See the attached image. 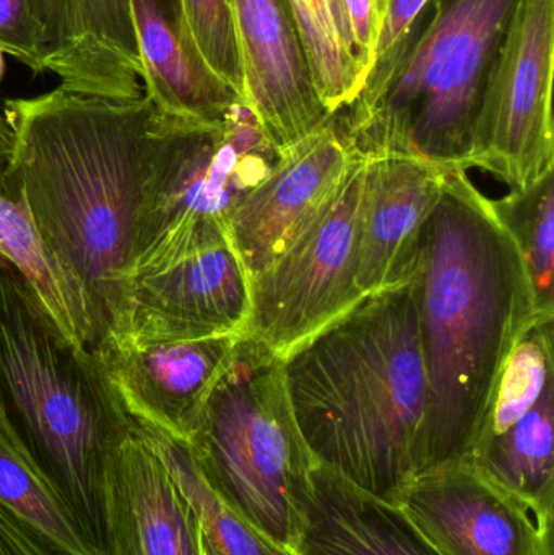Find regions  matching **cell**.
<instances>
[{"mask_svg": "<svg viewBox=\"0 0 554 555\" xmlns=\"http://www.w3.org/2000/svg\"><path fill=\"white\" fill-rule=\"evenodd\" d=\"M3 116L13 130L5 197L25 208L80 299L98 351L119 336L156 171L182 119L145 94L114 101L61 87L9 98Z\"/></svg>", "mask_w": 554, "mask_h": 555, "instance_id": "6da1fadb", "label": "cell"}, {"mask_svg": "<svg viewBox=\"0 0 554 555\" xmlns=\"http://www.w3.org/2000/svg\"><path fill=\"white\" fill-rule=\"evenodd\" d=\"M412 281L428 374V472L471 453L511 352L552 317L537 313L519 247L467 171L446 176Z\"/></svg>", "mask_w": 554, "mask_h": 555, "instance_id": "7a4b0ae2", "label": "cell"}, {"mask_svg": "<svg viewBox=\"0 0 554 555\" xmlns=\"http://www.w3.org/2000/svg\"><path fill=\"white\" fill-rule=\"evenodd\" d=\"M282 359L318 465L389 502L426 472L428 374L413 281L363 297Z\"/></svg>", "mask_w": 554, "mask_h": 555, "instance_id": "3957f363", "label": "cell"}, {"mask_svg": "<svg viewBox=\"0 0 554 555\" xmlns=\"http://www.w3.org/2000/svg\"><path fill=\"white\" fill-rule=\"evenodd\" d=\"M0 429L103 555L124 537L119 459L136 420L103 362L72 341L0 256Z\"/></svg>", "mask_w": 554, "mask_h": 555, "instance_id": "277c9868", "label": "cell"}, {"mask_svg": "<svg viewBox=\"0 0 554 555\" xmlns=\"http://www.w3.org/2000/svg\"><path fill=\"white\" fill-rule=\"evenodd\" d=\"M433 3L428 25H416L402 55L368 77L335 122L361 158L405 156L467 171L485 85L519 0Z\"/></svg>", "mask_w": 554, "mask_h": 555, "instance_id": "5b68a950", "label": "cell"}, {"mask_svg": "<svg viewBox=\"0 0 554 555\" xmlns=\"http://www.w3.org/2000/svg\"><path fill=\"white\" fill-rule=\"evenodd\" d=\"M188 443L214 491L263 537L292 550L318 463L293 416L283 359L240 333Z\"/></svg>", "mask_w": 554, "mask_h": 555, "instance_id": "8992f818", "label": "cell"}, {"mask_svg": "<svg viewBox=\"0 0 554 555\" xmlns=\"http://www.w3.org/2000/svg\"><path fill=\"white\" fill-rule=\"evenodd\" d=\"M364 169L357 155L321 214L250 280V312L241 333L280 358L366 297L357 278Z\"/></svg>", "mask_w": 554, "mask_h": 555, "instance_id": "52a82bcc", "label": "cell"}, {"mask_svg": "<svg viewBox=\"0 0 554 555\" xmlns=\"http://www.w3.org/2000/svg\"><path fill=\"white\" fill-rule=\"evenodd\" d=\"M554 0H519L491 65L471 168L523 191L554 169Z\"/></svg>", "mask_w": 554, "mask_h": 555, "instance_id": "ba28073f", "label": "cell"}, {"mask_svg": "<svg viewBox=\"0 0 554 555\" xmlns=\"http://www.w3.org/2000/svg\"><path fill=\"white\" fill-rule=\"evenodd\" d=\"M392 504L442 555H553L554 511L504 491L467 462L420 473Z\"/></svg>", "mask_w": 554, "mask_h": 555, "instance_id": "9c48e42d", "label": "cell"}, {"mask_svg": "<svg viewBox=\"0 0 554 555\" xmlns=\"http://www.w3.org/2000/svg\"><path fill=\"white\" fill-rule=\"evenodd\" d=\"M249 312V276L224 240L159 272L133 278L113 341L150 346L236 335Z\"/></svg>", "mask_w": 554, "mask_h": 555, "instance_id": "30bf717a", "label": "cell"}, {"mask_svg": "<svg viewBox=\"0 0 554 555\" xmlns=\"http://www.w3.org/2000/svg\"><path fill=\"white\" fill-rule=\"evenodd\" d=\"M357 158L335 117L280 155L275 168L240 202L228 241L249 280L262 273L337 194Z\"/></svg>", "mask_w": 554, "mask_h": 555, "instance_id": "8fae6325", "label": "cell"}, {"mask_svg": "<svg viewBox=\"0 0 554 555\" xmlns=\"http://www.w3.org/2000/svg\"><path fill=\"white\" fill-rule=\"evenodd\" d=\"M241 74V100L280 153L328 119L285 0H228Z\"/></svg>", "mask_w": 554, "mask_h": 555, "instance_id": "7c38bea8", "label": "cell"}, {"mask_svg": "<svg viewBox=\"0 0 554 555\" xmlns=\"http://www.w3.org/2000/svg\"><path fill=\"white\" fill-rule=\"evenodd\" d=\"M42 72L85 96H142V61L130 0H31Z\"/></svg>", "mask_w": 554, "mask_h": 555, "instance_id": "4fadbf2b", "label": "cell"}, {"mask_svg": "<svg viewBox=\"0 0 554 555\" xmlns=\"http://www.w3.org/2000/svg\"><path fill=\"white\" fill-rule=\"evenodd\" d=\"M237 336L150 346L109 341L94 352L133 420L188 442Z\"/></svg>", "mask_w": 554, "mask_h": 555, "instance_id": "5bb4252c", "label": "cell"}, {"mask_svg": "<svg viewBox=\"0 0 554 555\" xmlns=\"http://www.w3.org/2000/svg\"><path fill=\"white\" fill-rule=\"evenodd\" d=\"M364 162L357 278L363 296H370L415 276L449 171L405 156Z\"/></svg>", "mask_w": 554, "mask_h": 555, "instance_id": "9a60e30c", "label": "cell"}, {"mask_svg": "<svg viewBox=\"0 0 554 555\" xmlns=\"http://www.w3.org/2000/svg\"><path fill=\"white\" fill-rule=\"evenodd\" d=\"M293 555H442L402 508L315 465L301 498Z\"/></svg>", "mask_w": 554, "mask_h": 555, "instance_id": "2e32d148", "label": "cell"}, {"mask_svg": "<svg viewBox=\"0 0 554 555\" xmlns=\"http://www.w3.org/2000/svg\"><path fill=\"white\" fill-rule=\"evenodd\" d=\"M142 61L143 94L165 116L217 124L241 98L185 48L175 0H130Z\"/></svg>", "mask_w": 554, "mask_h": 555, "instance_id": "e0dca14e", "label": "cell"}, {"mask_svg": "<svg viewBox=\"0 0 554 555\" xmlns=\"http://www.w3.org/2000/svg\"><path fill=\"white\" fill-rule=\"evenodd\" d=\"M127 555H207L194 508L136 421L120 450Z\"/></svg>", "mask_w": 554, "mask_h": 555, "instance_id": "ac0fdd59", "label": "cell"}, {"mask_svg": "<svg viewBox=\"0 0 554 555\" xmlns=\"http://www.w3.org/2000/svg\"><path fill=\"white\" fill-rule=\"evenodd\" d=\"M462 462L504 491L554 511V384L513 426L478 442Z\"/></svg>", "mask_w": 554, "mask_h": 555, "instance_id": "d6986e66", "label": "cell"}, {"mask_svg": "<svg viewBox=\"0 0 554 555\" xmlns=\"http://www.w3.org/2000/svg\"><path fill=\"white\" fill-rule=\"evenodd\" d=\"M137 424L194 508L207 555H293L263 537L214 491L205 481L185 440L176 439L149 424L139 421Z\"/></svg>", "mask_w": 554, "mask_h": 555, "instance_id": "ffe728a7", "label": "cell"}, {"mask_svg": "<svg viewBox=\"0 0 554 555\" xmlns=\"http://www.w3.org/2000/svg\"><path fill=\"white\" fill-rule=\"evenodd\" d=\"M0 256L15 267L62 332L72 341L88 348L90 325L80 299L49 256L25 208L2 195Z\"/></svg>", "mask_w": 554, "mask_h": 555, "instance_id": "44dd1931", "label": "cell"}, {"mask_svg": "<svg viewBox=\"0 0 554 555\" xmlns=\"http://www.w3.org/2000/svg\"><path fill=\"white\" fill-rule=\"evenodd\" d=\"M0 505L61 555H103L31 460L0 429Z\"/></svg>", "mask_w": 554, "mask_h": 555, "instance_id": "7402d4cb", "label": "cell"}, {"mask_svg": "<svg viewBox=\"0 0 554 555\" xmlns=\"http://www.w3.org/2000/svg\"><path fill=\"white\" fill-rule=\"evenodd\" d=\"M285 3L315 94L328 116H335L357 100L366 75L338 29L331 0H285Z\"/></svg>", "mask_w": 554, "mask_h": 555, "instance_id": "603a6c76", "label": "cell"}, {"mask_svg": "<svg viewBox=\"0 0 554 555\" xmlns=\"http://www.w3.org/2000/svg\"><path fill=\"white\" fill-rule=\"evenodd\" d=\"M553 178L554 169L529 188L491 201L494 214L519 247L540 317H554Z\"/></svg>", "mask_w": 554, "mask_h": 555, "instance_id": "cb8c5ba5", "label": "cell"}, {"mask_svg": "<svg viewBox=\"0 0 554 555\" xmlns=\"http://www.w3.org/2000/svg\"><path fill=\"white\" fill-rule=\"evenodd\" d=\"M185 48L211 77L241 98V74L228 0H175Z\"/></svg>", "mask_w": 554, "mask_h": 555, "instance_id": "d4e9b609", "label": "cell"}, {"mask_svg": "<svg viewBox=\"0 0 554 555\" xmlns=\"http://www.w3.org/2000/svg\"><path fill=\"white\" fill-rule=\"evenodd\" d=\"M390 0H331L338 29L357 55L364 75L373 67Z\"/></svg>", "mask_w": 554, "mask_h": 555, "instance_id": "484cf974", "label": "cell"}, {"mask_svg": "<svg viewBox=\"0 0 554 555\" xmlns=\"http://www.w3.org/2000/svg\"><path fill=\"white\" fill-rule=\"evenodd\" d=\"M0 51L16 59L33 74H44L31 0H0Z\"/></svg>", "mask_w": 554, "mask_h": 555, "instance_id": "4316f807", "label": "cell"}, {"mask_svg": "<svg viewBox=\"0 0 554 555\" xmlns=\"http://www.w3.org/2000/svg\"><path fill=\"white\" fill-rule=\"evenodd\" d=\"M433 0H390L374 52L370 75L383 74L402 55L418 25L422 13Z\"/></svg>", "mask_w": 554, "mask_h": 555, "instance_id": "83f0119b", "label": "cell"}, {"mask_svg": "<svg viewBox=\"0 0 554 555\" xmlns=\"http://www.w3.org/2000/svg\"><path fill=\"white\" fill-rule=\"evenodd\" d=\"M0 555H61L0 505Z\"/></svg>", "mask_w": 554, "mask_h": 555, "instance_id": "f1b7e54d", "label": "cell"}, {"mask_svg": "<svg viewBox=\"0 0 554 555\" xmlns=\"http://www.w3.org/2000/svg\"><path fill=\"white\" fill-rule=\"evenodd\" d=\"M13 149V130L9 120L0 113V195L5 197V169Z\"/></svg>", "mask_w": 554, "mask_h": 555, "instance_id": "f546056e", "label": "cell"}, {"mask_svg": "<svg viewBox=\"0 0 554 555\" xmlns=\"http://www.w3.org/2000/svg\"><path fill=\"white\" fill-rule=\"evenodd\" d=\"M3 75H5V54L0 51V81L3 80Z\"/></svg>", "mask_w": 554, "mask_h": 555, "instance_id": "4dcf8cb0", "label": "cell"}]
</instances>
